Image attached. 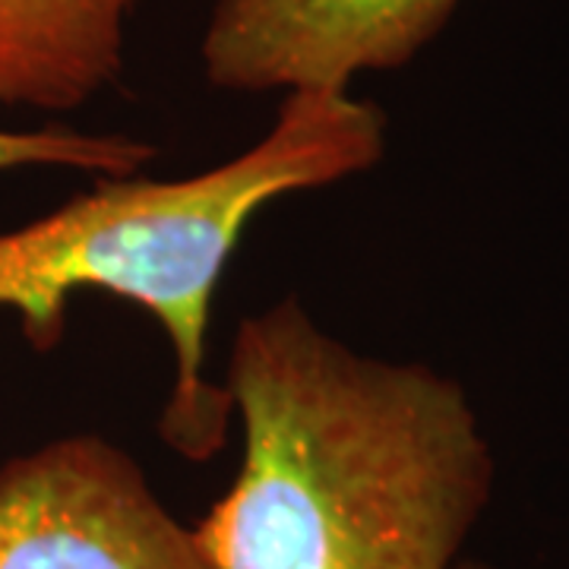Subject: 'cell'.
Instances as JSON below:
<instances>
[{"mask_svg":"<svg viewBox=\"0 0 569 569\" xmlns=\"http://www.w3.org/2000/svg\"><path fill=\"white\" fill-rule=\"evenodd\" d=\"M140 0H0V104L63 114L114 86Z\"/></svg>","mask_w":569,"mask_h":569,"instance_id":"5","label":"cell"},{"mask_svg":"<svg viewBox=\"0 0 569 569\" xmlns=\"http://www.w3.org/2000/svg\"><path fill=\"white\" fill-rule=\"evenodd\" d=\"M224 392L244 437L200 526L212 569H456L497 488L466 387L346 346L295 295L244 317Z\"/></svg>","mask_w":569,"mask_h":569,"instance_id":"1","label":"cell"},{"mask_svg":"<svg viewBox=\"0 0 569 569\" xmlns=\"http://www.w3.org/2000/svg\"><path fill=\"white\" fill-rule=\"evenodd\" d=\"M456 569H497V567H490V563H485V560H475V557H462Z\"/></svg>","mask_w":569,"mask_h":569,"instance_id":"7","label":"cell"},{"mask_svg":"<svg viewBox=\"0 0 569 569\" xmlns=\"http://www.w3.org/2000/svg\"><path fill=\"white\" fill-rule=\"evenodd\" d=\"M462 0H216L200 39L222 92H351L411 63Z\"/></svg>","mask_w":569,"mask_h":569,"instance_id":"4","label":"cell"},{"mask_svg":"<svg viewBox=\"0 0 569 569\" xmlns=\"http://www.w3.org/2000/svg\"><path fill=\"white\" fill-rule=\"evenodd\" d=\"M159 146L127 133H86L73 127H36L3 130L0 127V171L10 168H73L96 178L140 174L156 162Z\"/></svg>","mask_w":569,"mask_h":569,"instance_id":"6","label":"cell"},{"mask_svg":"<svg viewBox=\"0 0 569 569\" xmlns=\"http://www.w3.org/2000/svg\"><path fill=\"white\" fill-rule=\"evenodd\" d=\"M0 569H212L197 529L102 433H67L0 466Z\"/></svg>","mask_w":569,"mask_h":569,"instance_id":"3","label":"cell"},{"mask_svg":"<svg viewBox=\"0 0 569 569\" xmlns=\"http://www.w3.org/2000/svg\"><path fill=\"white\" fill-rule=\"evenodd\" d=\"M389 118L351 92H288L241 156L190 178H96L36 222L0 231V310L39 355L61 346L77 291L140 305L168 336L174 383L156 433L187 462L228 447L234 408L206 373V336L224 269L250 219L288 193L320 190L383 162Z\"/></svg>","mask_w":569,"mask_h":569,"instance_id":"2","label":"cell"}]
</instances>
